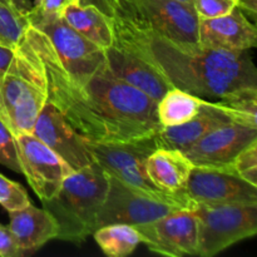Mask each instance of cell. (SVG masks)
Segmentation results:
<instances>
[{"instance_id": "cell-19", "label": "cell", "mask_w": 257, "mask_h": 257, "mask_svg": "<svg viewBox=\"0 0 257 257\" xmlns=\"http://www.w3.org/2000/svg\"><path fill=\"white\" fill-rule=\"evenodd\" d=\"M62 18L78 34L100 49H108L114 43L112 18L107 17L94 5H83L79 0H69L63 9Z\"/></svg>"}, {"instance_id": "cell-23", "label": "cell", "mask_w": 257, "mask_h": 257, "mask_svg": "<svg viewBox=\"0 0 257 257\" xmlns=\"http://www.w3.org/2000/svg\"><path fill=\"white\" fill-rule=\"evenodd\" d=\"M216 104L227 114L232 123L257 128V88H246Z\"/></svg>"}, {"instance_id": "cell-17", "label": "cell", "mask_w": 257, "mask_h": 257, "mask_svg": "<svg viewBox=\"0 0 257 257\" xmlns=\"http://www.w3.org/2000/svg\"><path fill=\"white\" fill-rule=\"evenodd\" d=\"M232 123L216 102H203L192 119L173 127H162L155 133L158 148L186 151L216 128Z\"/></svg>"}, {"instance_id": "cell-14", "label": "cell", "mask_w": 257, "mask_h": 257, "mask_svg": "<svg viewBox=\"0 0 257 257\" xmlns=\"http://www.w3.org/2000/svg\"><path fill=\"white\" fill-rule=\"evenodd\" d=\"M104 63L110 74L141 90L156 102L173 88L147 60L115 42L104 50Z\"/></svg>"}, {"instance_id": "cell-9", "label": "cell", "mask_w": 257, "mask_h": 257, "mask_svg": "<svg viewBox=\"0 0 257 257\" xmlns=\"http://www.w3.org/2000/svg\"><path fill=\"white\" fill-rule=\"evenodd\" d=\"M185 190L197 205L257 203V187L238 177L232 167L195 166Z\"/></svg>"}, {"instance_id": "cell-16", "label": "cell", "mask_w": 257, "mask_h": 257, "mask_svg": "<svg viewBox=\"0 0 257 257\" xmlns=\"http://www.w3.org/2000/svg\"><path fill=\"white\" fill-rule=\"evenodd\" d=\"M8 213L9 227L17 238L22 257L32 256L45 243L58 238V222L44 207H35L29 203L27 207Z\"/></svg>"}, {"instance_id": "cell-32", "label": "cell", "mask_w": 257, "mask_h": 257, "mask_svg": "<svg viewBox=\"0 0 257 257\" xmlns=\"http://www.w3.org/2000/svg\"><path fill=\"white\" fill-rule=\"evenodd\" d=\"M237 7L240 8L242 12L250 13L252 17L256 15V9H257V0H237Z\"/></svg>"}, {"instance_id": "cell-27", "label": "cell", "mask_w": 257, "mask_h": 257, "mask_svg": "<svg viewBox=\"0 0 257 257\" xmlns=\"http://www.w3.org/2000/svg\"><path fill=\"white\" fill-rule=\"evenodd\" d=\"M68 3L69 0H35L32 9L25 12L29 25L62 17Z\"/></svg>"}, {"instance_id": "cell-31", "label": "cell", "mask_w": 257, "mask_h": 257, "mask_svg": "<svg viewBox=\"0 0 257 257\" xmlns=\"http://www.w3.org/2000/svg\"><path fill=\"white\" fill-rule=\"evenodd\" d=\"M12 58H13V49H9V48L0 44V78H2V75L4 74V72L7 70Z\"/></svg>"}, {"instance_id": "cell-2", "label": "cell", "mask_w": 257, "mask_h": 257, "mask_svg": "<svg viewBox=\"0 0 257 257\" xmlns=\"http://www.w3.org/2000/svg\"><path fill=\"white\" fill-rule=\"evenodd\" d=\"M112 27L115 43L147 60L173 88L206 102H217L246 88H257V70L248 50L230 52L200 44H176L113 20Z\"/></svg>"}, {"instance_id": "cell-1", "label": "cell", "mask_w": 257, "mask_h": 257, "mask_svg": "<svg viewBox=\"0 0 257 257\" xmlns=\"http://www.w3.org/2000/svg\"><path fill=\"white\" fill-rule=\"evenodd\" d=\"M24 37L42 62L48 102L83 137L95 142H123L162 128L157 102L110 74L105 63L92 73H70L42 32L29 25Z\"/></svg>"}, {"instance_id": "cell-5", "label": "cell", "mask_w": 257, "mask_h": 257, "mask_svg": "<svg viewBox=\"0 0 257 257\" xmlns=\"http://www.w3.org/2000/svg\"><path fill=\"white\" fill-rule=\"evenodd\" d=\"M197 203L187 192L145 190L108 176V190L98 212L97 228L109 223L137 226L177 211H193Z\"/></svg>"}, {"instance_id": "cell-28", "label": "cell", "mask_w": 257, "mask_h": 257, "mask_svg": "<svg viewBox=\"0 0 257 257\" xmlns=\"http://www.w3.org/2000/svg\"><path fill=\"white\" fill-rule=\"evenodd\" d=\"M198 19L227 15L237 7V0H191Z\"/></svg>"}, {"instance_id": "cell-3", "label": "cell", "mask_w": 257, "mask_h": 257, "mask_svg": "<svg viewBox=\"0 0 257 257\" xmlns=\"http://www.w3.org/2000/svg\"><path fill=\"white\" fill-rule=\"evenodd\" d=\"M107 190L108 175L95 162L64 178L57 195L42 202L58 222V240L80 245L93 235Z\"/></svg>"}, {"instance_id": "cell-30", "label": "cell", "mask_w": 257, "mask_h": 257, "mask_svg": "<svg viewBox=\"0 0 257 257\" xmlns=\"http://www.w3.org/2000/svg\"><path fill=\"white\" fill-rule=\"evenodd\" d=\"M79 3L83 5H94L109 18L114 15L115 0H79Z\"/></svg>"}, {"instance_id": "cell-21", "label": "cell", "mask_w": 257, "mask_h": 257, "mask_svg": "<svg viewBox=\"0 0 257 257\" xmlns=\"http://www.w3.org/2000/svg\"><path fill=\"white\" fill-rule=\"evenodd\" d=\"M93 237L103 253L110 257L130 256L142 243L137 228L125 223H109L98 227Z\"/></svg>"}, {"instance_id": "cell-15", "label": "cell", "mask_w": 257, "mask_h": 257, "mask_svg": "<svg viewBox=\"0 0 257 257\" xmlns=\"http://www.w3.org/2000/svg\"><path fill=\"white\" fill-rule=\"evenodd\" d=\"M256 28L236 7L230 14L198 20V44L212 49L245 52L256 47Z\"/></svg>"}, {"instance_id": "cell-13", "label": "cell", "mask_w": 257, "mask_h": 257, "mask_svg": "<svg viewBox=\"0 0 257 257\" xmlns=\"http://www.w3.org/2000/svg\"><path fill=\"white\" fill-rule=\"evenodd\" d=\"M257 141V128L227 123L211 131L183 151L193 166L232 167L236 156Z\"/></svg>"}, {"instance_id": "cell-26", "label": "cell", "mask_w": 257, "mask_h": 257, "mask_svg": "<svg viewBox=\"0 0 257 257\" xmlns=\"http://www.w3.org/2000/svg\"><path fill=\"white\" fill-rule=\"evenodd\" d=\"M0 165L5 166L13 172L22 173V163H20L17 140L2 120H0Z\"/></svg>"}, {"instance_id": "cell-25", "label": "cell", "mask_w": 257, "mask_h": 257, "mask_svg": "<svg viewBox=\"0 0 257 257\" xmlns=\"http://www.w3.org/2000/svg\"><path fill=\"white\" fill-rule=\"evenodd\" d=\"M232 170L238 177L257 187V141L236 156L232 162Z\"/></svg>"}, {"instance_id": "cell-20", "label": "cell", "mask_w": 257, "mask_h": 257, "mask_svg": "<svg viewBox=\"0 0 257 257\" xmlns=\"http://www.w3.org/2000/svg\"><path fill=\"white\" fill-rule=\"evenodd\" d=\"M205 102L196 95L172 88L157 102V117L162 127H173L192 119Z\"/></svg>"}, {"instance_id": "cell-4", "label": "cell", "mask_w": 257, "mask_h": 257, "mask_svg": "<svg viewBox=\"0 0 257 257\" xmlns=\"http://www.w3.org/2000/svg\"><path fill=\"white\" fill-rule=\"evenodd\" d=\"M112 20L176 44H198L200 19L191 0H115Z\"/></svg>"}, {"instance_id": "cell-24", "label": "cell", "mask_w": 257, "mask_h": 257, "mask_svg": "<svg viewBox=\"0 0 257 257\" xmlns=\"http://www.w3.org/2000/svg\"><path fill=\"white\" fill-rule=\"evenodd\" d=\"M30 202L29 196L20 183L14 182L0 173V205L8 212L27 207Z\"/></svg>"}, {"instance_id": "cell-8", "label": "cell", "mask_w": 257, "mask_h": 257, "mask_svg": "<svg viewBox=\"0 0 257 257\" xmlns=\"http://www.w3.org/2000/svg\"><path fill=\"white\" fill-rule=\"evenodd\" d=\"M15 140L22 173L27 177L32 190L42 202L52 200L73 170L33 133L19 135Z\"/></svg>"}, {"instance_id": "cell-22", "label": "cell", "mask_w": 257, "mask_h": 257, "mask_svg": "<svg viewBox=\"0 0 257 257\" xmlns=\"http://www.w3.org/2000/svg\"><path fill=\"white\" fill-rule=\"evenodd\" d=\"M29 27L18 0H0V44L14 50Z\"/></svg>"}, {"instance_id": "cell-10", "label": "cell", "mask_w": 257, "mask_h": 257, "mask_svg": "<svg viewBox=\"0 0 257 257\" xmlns=\"http://www.w3.org/2000/svg\"><path fill=\"white\" fill-rule=\"evenodd\" d=\"M150 251L163 256H197L198 228L192 211H177L135 226Z\"/></svg>"}, {"instance_id": "cell-7", "label": "cell", "mask_w": 257, "mask_h": 257, "mask_svg": "<svg viewBox=\"0 0 257 257\" xmlns=\"http://www.w3.org/2000/svg\"><path fill=\"white\" fill-rule=\"evenodd\" d=\"M155 133L123 142H95L88 140V147L94 162L108 176L136 187L158 190L146 172V161L158 148Z\"/></svg>"}, {"instance_id": "cell-29", "label": "cell", "mask_w": 257, "mask_h": 257, "mask_svg": "<svg viewBox=\"0 0 257 257\" xmlns=\"http://www.w3.org/2000/svg\"><path fill=\"white\" fill-rule=\"evenodd\" d=\"M0 257H22L14 233L3 223H0Z\"/></svg>"}, {"instance_id": "cell-12", "label": "cell", "mask_w": 257, "mask_h": 257, "mask_svg": "<svg viewBox=\"0 0 257 257\" xmlns=\"http://www.w3.org/2000/svg\"><path fill=\"white\" fill-rule=\"evenodd\" d=\"M42 32L70 73H92L104 63V50L78 34L62 17L30 25Z\"/></svg>"}, {"instance_id": "cell-11", "label": "cell", "mask_w": 257, "mask_h": 257, "mask_svg": "<svg viewBox=\"0 0 257 257\" xmlns=\"http://www.w3.org/2000/svg\"><path fill=\"white\" fill-rule=\"evenodd\" d=\"M33 135L47 145L73 171L94 163L87 138L78 133L48 100L35 122Z\"/></svg>"}, {"instance_id": "cell-6", "label": "cell", "mask_w": 257, "mask_h": 257, "mask_svg": "<svg viewBox=\"0 0 257 257\" xmlns=\"http://www.w3.org/2000/svg\"><path fill=\"white\" fill-rule=\"evenodd\" d=\"M197 256L212 257L257 233V203L197 205Z\"/></svg>"}, {"instance_id": "cell-18", "label": "cell", "mask_w": 257, "mask_h": 257, "mask_svg": "<svg viewBox=\"0 0 257 257\" xmlns=\"http://www.w3.org/2000/svg\"><path fill=\"white\" fill-rule=\"evenodd\" d=\"M193 163L180 150L157 148L146 161V172L160 191L182 192L186 188Z\"/></svg>"}]
</instances>
